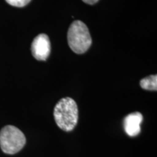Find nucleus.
Instances as JSON below:
<instances>
[{
    "instance_id": "nucleus-1",
    "label": "nucleus",
    "mask_w": 157,
    "mask_h": 157,
    "mask_svg": "<svg viewBox=\"0 0 157 157\" xmlns=\"http://www.w3.org/2000/svg\"><path fill=\"white\" fill-rule=\"evenodd\" d=\"M54 118L59 128L66 132L73 130L78 119V107L75 101L68 97L60 100L54 109Z\"/></svg>"
},
{
    "instance_id": "nucleus-2",
    "label": "nucleus",
    "mask_w": 157,
    "mask_h": 157,
    "mask_svg": "<svg viewBox=\"0 0 157 157\" xmlns=\"http://www.w3.org/2000/svg\"><path fill=\"white\" fill-rule=\"evenodd\" d=\"M68 43L76 54H82L89 50L92 44L91 35L87 25L81 21H74L68 31Z\"/></svg>"
},
{
    "instance_id": "nucleus-3",
    "label": "nucleus",
    "mask_w": 157,
    "mask_h": 157,
    "mask_svg": "<svg viewBox=\"0 0 157 157\" xmlns=\"http://www.w3.org/2000/svg\"><path fill=\"white\" fill-rule=\"evenodd\" d=\"M26 139L18 128L7 125L0 131V147L4 153L15 154L24 147Z\"/></svg>"
},
{
    "instance_id": "nucleus-4",
    "label": "nucleus",
    "mask_w": 157,
    "mask_h": 157,
    "mask_svg": "<svg viewBox=\"0 0 157 157\" xmlns=\"http://www.w3.org/2000/svg\"><path fill=\"white\" fill-rule=\"evenodd\" d=\"M50 41L47 34H41L36 36L31 44V53L36 60L44 61L50 54Z\"/></svg>"
},
{
    "instance_id": "nucleus-5",
    "label": "nucleus",
    "mask_w": 157,
    "mask_h": 157,
    "mask_svg": "<svg viewBox=\"0 0 157 157\" xmlns=\"http://www.w3.org/2000/svg\"><path fill=\"white\" fill-rule=\"evenodd\" d=\"M143 119V115L140 112L129 113L124 118V127L129 136L135 137L140 132V124Z\"/></svg>"
},
{
    "instance_id": "nucleus-6",
    "label": "nucleus",
    "mask_w": 157,
    "mask_h": 157,
    "mask_svg": "<svg viewBox=\"0 0 157 157\" xmlns=\"http://www.w3.org/2000/svg\"><path fill=\"white\" fill-rule=\"evenodd\" d=\"M140 87L146 90H157V76L151 75L143 78L140 80Z\"/></svg>"
},
{
    "instance_id": "nucleus-7",
    "label": "nucleus",
    "mask_w": 157,
    "mask_h": 157,
    "mask_svg": "<svg viewBox=\"0 0 157 157\" xmlns=\"http://www.w3.org/2000/svg\"><path fill=\"white\" fill-rule=\"evenodd\" d=\"M9 5L17 7H23L26 6L31 0H5Z\"/></svg>"
},
{
    "instance_id": "nucleus-8",
    "label": "nucleus",
    "mask_w": 157,
    "mask_h": 157,
    "mask_svg": "<svg viewBox=\"0 0 157 157\" xmlns=\"http://www.w3.org/2000/svg\"><path fill=\"white\" fill-rule=\"evenodd\" d=\"M82 1L87 5H95L99 0H82Z\"/></svg>"
}]
</instances>
